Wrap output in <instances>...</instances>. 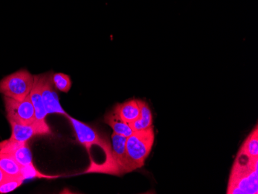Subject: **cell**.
Listing matches in <instances>:
<instances>
[{
  "label": "cell",
  "instance_id": "1",
  "mask_svg": "<svg viewBox=\"0 0 258 194\" xmlns=\"http://www.w3.org/2000/svg\"><path fill=\"white\" fill-rule=\"evenodd\" d=\"M258 159L238 153L229 178L228 194L258 193Z\"/></svg>",
  "mask_w": 258,
  "mask_h": 194
},
{
  "label": "cell",
  "instance_id": "2",
  "mask_svg": "<svg viewBox=\"0 0 258 194\" xmlns=\"http://www.w3.org/2000/svg\"><path fill=\"white\" fill-rule=\"evenodd\" d=\"M67 118L75 130L78 143L86 148L90 152L91 146H96L101 148L105 153V161L101 164H91L86 173H101L110 174L111 166V145L106 136H102L98 130L90 126L76 118L67 115Z\"/></svg>",
  "mask_w": 258,
  "mask_h": 194
},
{
  "label": "cell",
  "instance_id": "3",
  "mask_svg": "<svg viewBox=\"0 0 258 194\" xmlns=\"http://www.w3.org/2000/svg\"><path fill=\"white\" fill-rule=\"evenodd\" d=\"M155 141L154 126L144 131L134 132L126 140V153L132 171L144 166Z\"/></svg>",
  "mask_w": 258,
  "mask_h": 194
},
{
  "label": "cell",
  "instance_id": "4",
  "mask_svg": "<svg viewBox=\"0 0 258 194\" xmlns=\"http://www.w3.org/2000/svg\"><path fill=\"white\" fill-rule=\"evenodd\" d=\"M33 83L34 75L27 69H20L0 80V94L22 101L30 95Z\"/></svg>",
  "mask_w": 258,
  "mask_h": 194
},
{
  "label": "cell",
  "instance_id": "5",
  "mask_svg": "<svg viewBox=\"0 0 258 194\" xmlns=\"http://www.w3.org/2000/svg\"><path fill=\"white\" fill-rule=\"evenodd\" d=\"M7 119L13 120L20 124H30L36 120L35 110L30 95L22 101L4 96Z\"/></svg>",
  "mask_w": 258,
  "mask_h": 194
},
{
  "label": "cell",
  "instance_id": "6",
  "mask_svg": "<svg viewBox=\"0 0 258 194\" xmlns=\"http://www.w3.org/2000/svg\"><path fill=\"white\" fill-rule=\"evenodd\" d=\"M125 136L113 133L111 136V166L110 174L121 176L133 172L126 153Z\"/></svg>",
  "mask_w": 258,
  "mask_h": 194
},
{
  "label": "cell",
  "instance_id": "7",
  "mask_svg": "<svg viewBox=\"0 0 258 194\" xmlns=\"http://www.w3.org/2000/svg\"><path fill=\"white\" fill-rule=\"evenodd\" d=\"M11 126L10 139L18 142H28L35 136L51 134V130L46 121L35 120L30 124H20L8 119Z\"/></svg>",
  "mask_w": 258,
  "mask_h": 194
},
{
  "label": "cell",
  "instance_id": "8",
  "mask_svg": "<svg viewBox=\"0 0 258 194\" xmlns=\"http://www.w3.org/2000/svg\"><path fill=\"white\" fill-rule=\"evenodd\" d=\"M53 72L40 75L41 81V95L43 98V105L47 114H60L67 116V113L60 105L56 88L53 83Z\"/></svg>",
  "mask_w": 258,
  "mask_h": 194
},
{
  "label": "cell",
  "instance_id": "9",
  "mask_svg": "<svg viewBox=\"0 0 258 194\" xmlns=\"http://www.w3.org/2000/svg\"><path fill=\"white\" fill-rule=\"evenodd\" d=\"M0 153L10 155L23 167L33 163V156L28 142H18L9 139L0 142Z\"/></svg>",
  "mask_w": 258,
  "mask_h": 194
},
{
  "label": "cell",
  "instance_id": "10",
  "mask_svg": "<svg viewBox=\"0 0 258 194\" xmlns=\"http://www.w3.org/2000/svg\"><path fill=\"white\" fill-rule=\"evenodd\" d=\"M30 98L35 110L36 119L40 121H46V115H48L43 105V98L41 95V81L40 76L34 75V83L30 93Z\"/></svg>",
  "mask_w": 258,
  "mask_h": 194
},
{
  "label": "cell",
  "instance_id": "11",
  "mask_svg": "<svg viewBox=\"0 0 258 194\" xmlns=\"http://www.w3.org/2000/svg\"><path fill=\"white\" fill-rule=\"evenodd\" d=\"M114 109L119 116L129 124L139 118L140 115V105L139 100H128L123 103L118 104Z\"/></svg>",
  "mask_w": 258,
  "mask_h": 194
},
{
  "label": "cell",
  "instance_id": "12",
  "mask_svg": "<svg viewBox=\"0 0 258 194\" xmlns=\"http://www.w3.org/2000/svg\"><path fill=\"white\" fill-rule=\"evenodd\" d=\"M104 122L112 128L114 133L120 136L128 137L134 133L130 124L124 121L114 109L105 115Z\"/></svg>",
  "mask_w": 258,
  "mask_h": 194
},
{
  "label": "cell",
  "instance_id": "13",
  "mask_svg": "<svg viewBox=\"0 0 258 194\" xmlns=\"http://www.w3.org/2000/svg\"><path fill=\"white\" fill-rule=\"evenodd\" d=\"M140 105V115L139 118L130 124V126L134 132L144 131L153 126V118L152 111L146 101L139 100Z\"/></svg>",
  "mask_w": 258,
  "mask_h": 194
},
{
  "label": "cell",
  "instance_id": "14",
  "mask_svg": "<svg viewBox=\"0 0 258 194\" xmlns=\"http://www.w3.org/2000/svg\"><path fill=\"white\" fill-rule=\"evenodd\" d=\"M239 153L247 156L250 159H258V130L257 125L247 136Z\"/></svg>",
  "mask_w": 258,
  "mask_h": 194
},
{
  "label": "cell",
  "instance_id": "15",
  "mask_svg": "<svg viewBox=\"0 0 258 194\" xmlns=\"http://www.w3.org/2000/svg\"><path fill=\"white\" fill-rule=\"evenodd\" d=\"M0 169L9 176H22V166L11 156L5 153H0Z\"/></svg>",
  "mask_w": 258,
  "mask_h": 194
},
{
  "label": "cell",
  "instance_id": "16",
  "mask_svg": "<svg viewBox=\"0 0 258 194\" xmlns=\"http://www.w3.org/2000/svg\"><path fill=\"white\" fill-rule=\"evenodd\" d=\"M24 178L23 176H9L0 183V193H8L12 191L15 190L20 187L23 182H24Z\"/></svg>",
  "mask_w": 258,
  "mask_h": 194
},
{
  "label": "cell",
  "instance_id": "17",
  "mask_svg": "<svg viewBox=\"0 0 258 194\" xmlns=\"http://www.w3.org/2000/svg\"><path fill=\"white\" fill-rule=\"evenodd\" d=\"M52 80H53L55 88L61 92L68 93L72 88V79L70 78L69 75H66V74L53 73Z\"/></svg>",
  "mask_w": 258,
  "mask_h": 194
},
{
  "label": "cell",
  "instance_id": "18",
  "mask_svg": "<svg viewBox=\"0 0 258 194\" xmlns=\"http://www.w3.org/2000/svg\"><path fill=\"white\" fill-rule=\"evenodd\" d=\"M22 176L24 178V179H30V178H56L57 176H46V175L42 174L38 170L36 169V168L32 164L28 165V166H23L22 167Z\"/></svg>",
  "mask_w": 258,
  "mask_h": 194
},
{
  "label": "cell",
  "instance_id": "19",
  "mask_svg": "<svg viewBox=\"0 0 258 194\" xmlns=\"http://www.w3.org/2000/svg\"><path fill=\"white\" fill-rule=\"evenodd\" d=\"M7 175H6L5 173H4V171L0 169V183H1V182H2L6 178H7Z\"/></svg>",
  "mask_w": 258,
  "mask_h": 194
}]
</instances>
